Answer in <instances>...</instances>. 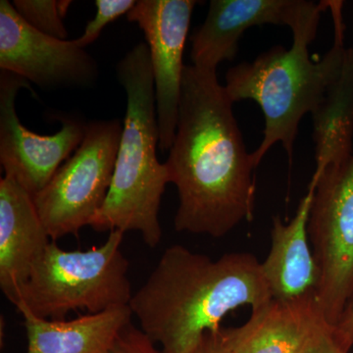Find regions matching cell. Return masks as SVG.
Segmentation results:
<instances>
[{"mask_svg":"<svg viewBox=\"0 0 353 353\" xmlns=\"http://www.w3.org/2000/svg\"><path fill=\"white\" fill-rule=\"evenodd\" d=\"M192 353H238L228 341L224 330L208 332Z\"/></svg>","mask_w":353,"mask_h":353,"instance_id":"obj_22","label":"cell"},{"mask_svg":"<svg viewBox=\"0 0 353 353\" xmlns=\"http://www.w3.org/2000/svg\"><path fill=\"white\" fill-rule=\"evenodd\" d=\"M154 345L143 330L130 323L104 353H159Z\"/></svg>","mask_w":353,"mask_h":353,"instance_id":"obj_20","label":"cell"},{"mask_svg":"<svg viewBox=\"0 0 353 353\" xmlns=\"http://www.w3.org/2000/svg\"><path fill=\"white\" fill-rule=\"evenodd\" d=\"M123 238L116 230L103 245L85 252H67L51 240L12 303L50 320H63L78 309L95 314L129 305L132 294Z\"/></svg>","mask_w":353,"mask_h":353,"instance_id":"obj_5","label":"cell"},{"mask_svg":"<svg viewBox=\"0 0 353 353\" xmlns=\"http://www.w3.org/2000/svg\"><path fill=\"white\" fill-rule=\"evenodd\" d=\"M322 317L312 292L292 301L271 299L252 310L245 324L224 333L238 353H294Z\"/></svg>","mask_w":353,"mask_h":353,"instance_id":"obj_14","label":"cell"},{"mask_svg":"<svg viewBox=\"0 0 353 353\" xmlns=\"http://www.w3.org/2000/svg\"><path fill=\"white\" fill-rule=\"evenodd\" d=\"M352 46H350V48H352V50H353V20H352Z\"/></svg>","mask_w":353,"mask_h":353,"instance_id":"obj_23","label":"cell"},{"mask_svg":"<svg viewBox=\"0 0 353 353\" xmlns=\"http://www.w3.org/2000/svg\"><path fill=\"white\" fill-rule=\"evenodd\" d=\"M329 1L309 0H211L205 21L192 34V65L215 70L224 61H232L238 52L239 41L250 28L266 24L289 26L299 29L319 23Z\"/></svg>","mask_w":353,"mask_h":353,"instance_id":"obj_11","label":"cell"},{"mask_svg":"<svg viewBox=\"0 0 353 353\" xmlns=\"http://www.w3.org/2000/svg\"><path fill=\"white\" fill-rule=\"evenodd\" d=\"M123 131L119 120L88 123L82 143L32 197L52 241L90 226L108 197Z\"/></svg>","mask_w":353,"mask_h":353,"instance_id":"obj_6","label":"cell"},{"mask_svg":"<svg viewBox=\"0 0 353 353\" xmlns=\"http://www.w3.org/2000/svg\"><path fill=\"white\" fill-rule=\"evenodd\" d=\"M72 1L66 0H14L16 12L27 24L51 38L67 41L63 19Z\"/></svg>","mask_w":353,"mask_h":353,"instance_id":"obj_17","label":"cell"},{"mask_svg":"<svg viewBox=\"0 0 353 353\" xmlns=\"http://www.w3.org/2000/svg\"><path fill=\"white\" fill-rule=\"evenodd\" d=\"M343 6V1H329L334 43L318 61L311 59L308 46L314 41L319 25H309L292 32L290 50L274 46L252 62H243L227 72L224 87L231 101L250 99L263 112V139L250 153L255 168L277 143H282L292 163L299 123L306 114L314 113L343 68L348 48Z\"/></svg>","mask_w":353,"mask_h":353,"instance_id":"obj_3","label":"cell"},{"mask_svg":"<svg viewBox=\"0 0 353 353\" xmlns=\"http://www.w3.org/2000/svg\"><path fill=\"white\" fill-rule=\"evenodd\" d=\"M316 169L311 180L325 169L340 164L353 153V50L348 48L340 74L327 88L311 114Z\"/></svg>","mask_w":353,"mask_h":353,"instance_id":"obj_16","label":"cell"},{"mask_svg":"<svg viewBox=\"0 0 353 353\" xmlns=\"http://www.w3.org/2000/svg\"><path fill=\"white\" fill-rule=\"evenodd\" d=\"M32 197L9 176L0 179V288L13 303L50 245Z\"/></svg>","mask_w":353,"mask_h":353,"instance_id":"obj_12","label":"cell"},{"mask_svg":"<svg viewBox=\"0 0 353 353\" xmlns=\"http://www.w3.org/2000/svg\"><path fill=\"white\" fill-rule=\"evenodd\" d=\"M294 353H345L334 338V328L320 318Z\"/></svg>","mask_w":353,"mask_h":353,"instance_id":"obj_19","label":"cell"},{"mask_svg":"<svg viewBox=\"0 0 353 353\" xmlns=\"http://www.w3.org/2000/svg\"><path fill=\"white\" fill-rule=\"evenodd\" d=\"M30 88L22 77L0 74V163L4 176L16 181L32 197L50 182L59 167L82 143L88 123L67 117L57 134L41 136L23 126L15 101L21 88Z\"/></svg>","mask_w":353,"mask_h":353,"instance_id":"obj_8","label":"cell"},{"mask_svg":"<svg viewBox=\"0 0 353 353\" xmlns=\"http://www.w3.org/2000/svg\"><path fill=\"white\" fill-rule=\"evenodd\" d=\"M17 309L24 317L27 353H104L132 317L129 305L72 320L43 319Z\"/></svg>","mask_w":353,"mask_h":353,"instance_id":"obj_15","label":"cell"},{"mask_svg":"<svg viewBox=\"0 0 353 353\" xmlns=\"http://www.w3.org/2000/svg\"><path fill=\"white\" fill-rule=\"evenodd\" d=\"M315 188L307 192L297 206L289 223L274 217L271 246L261 262L262 273L272 299L292 301L315 292L318 268L308 238V219Z\"/></svg>","mask_w":353,"mask_h":353,"instance_id":"obj_13","label":"cell"},{"mask_svg":"<svg viewBox=\"0 0 353 353\" xmlns=\"http://www.w3.org/2000/svg\"><path fill=\"white\" fill-rule=\"evenodd\" d=\"M136 3L134 0H97L95 17L88 23L82 36L75 39L76 43L80 48H85L94 43L109 23L129 13Z\"/></svg>","mask_w":353,"mask_h":353,"instance_id":"obj_18","label":"cell"},{"mask_svg":"<svg viewBox=\"0 0 353 353\" xmlns=\"http://www.w3.org/2000/svg\"><path fill=\"white\" fill-rule=\"evenodd\" d=\"M261 262L248 252L213 260L183 245L165 250L129 307L162 353H192L208 332L236 309L254 310L271 301Z\"/></svg>","mask_w":353,"mask_h":353,"instance_id":"obj_2","label":"cell"},{"mask_svg":"<svg viewBox=\"0 0 353 353\" xmlns=\"http://www.w3.org/2000/svg\"><path fill=\"white\" fill-rule=\"evenodd\" d=\"M333 328L334 338L339 345L343 352L348 353L353 347V296Z\"/></svg>","mask_w":353,"mask_h":353,"instance_id":"obj_21","label":"cell"},{"mask_svg":"<svg viewBox=\"0 0 353 353\" xmlns=\"http://www.w3.org/2000/svg\"><path fill=\"white\" fill-rule=\"evenodd\" d=\"M194 0H139L127 14L145 34L150 50L158 128L159 148L170 150L175 139L183 70V50L189 34Z\"/></svg>","mask_w":353,"mask_h":353,"instance_id":"obj_10","label":"cell"},{"mask_svg":"<svg viewBox=\"0 0 353 353\" xmlns=\"http://www.w3.org/2000/svg\"><path fill=\"white\" fill-rule=\"evenodd\" d=\"M117 76L127 94L126 115L110 190L90 226L97 232L138 231L154 248L162 239L158 213L170 182L157 155L159 128L148 44H137L120 60Z\"/></svg>","mask_w":353,"mask_h":353,"instance_id":"obj_4","label":"cell"},{"mask_svg":"<svg viewBox=\"0 0 353 353\" xmlns=\"http://www.w3.org/2000/svg\"><path fill=\"white\" fill-rule=\"evenodd\" d=\"M308 187L315 188L307 230L318 268L316 299L334 327L353 296V153Z\"/></svg>","mask_w":353,"mask_h":353,"instance_id":"obj_7","label":"cell"},{"mask_svg":"<svg viewBox=\"0 0 353 353\" xmlns=\"http://www.w3.org/2000/svg\"><path fill=\"white\" fill-rule=\"evenodd\" d=\"M0 69L22 77L43 90L90 87L99 67L85 48L39 32L0 1Z\"/></svg>","mask_w":353,"mask_h":353,"instance_id":"obj_9","label":"cell"},{"mask_svg":"<svg viewBox=\"0 0 353 353\" xmlns=\"http://www.w3.org/2000/svg\"><path fill=\"white\" fill-rule=\"evenodd\" d=\"M217 71L187 65L165 162L178 190L176 232L222 238L253 218L256 170Z\"/></svg>","mask_w":353,"mask_h":353,"instance_id":"obj_1","label":"cell"}]
</instances>
